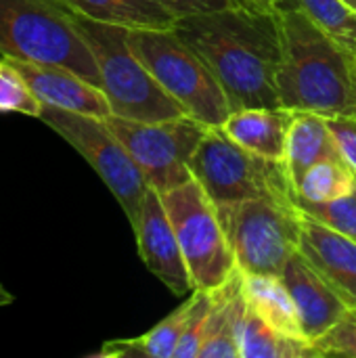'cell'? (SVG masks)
<instances>
[{"label": "cell", "instance_id": "6da1fadb", "mask_svg": "<svg viewBox=\"0 0 356 358\" xmlns=\"http://www.w3.org/2000/svg\"><path fill=\"white\" fill-rule=\"evenodd\" d=\"M172 29L208 63L231 103V111L281 107L277 92L281 65L277 13L233 4L180 17Z\"/></svg>", "mask_w": 356, "mask_h": 358}, {"label": "cell", "instance_id": "7a4b0ae2", "mask_svg": "<svg viewBox=\"0 0 356 358\" xmlns=\"http://www.w3.org/2000/svg\"><path fill=\"white\" fill-rule=\"evenodd\" d=\"M281 65L277 92L281 107L325 117L356 115L353 52L298 8L277 10Z\"/></svg>", "mask_w": 356, "mask_h": 358}, {"label": "cell", "instance_id": "3957f363", "mask_svg": "<svg viewBox=\"0 0 356 358\" xmlns=\"http://www.w3.org/2000/svg\"><path fill=\"white\" fill-rule=\"evenodd\" d=\"M0 55L67 67L101 88V73L61 0H0Z\"/></svg>", "mask_w": 356, "mask_h": 358}, {"label": "cell", "instance_id": "277c9868", "mask_svg": "<svg viewBox=\"0 0 356 358\" xmlns=\"http://www.w3.org/2000/svg\"><path fill=\"white\" fill-rule=\"evenodd\" d=\"M71 15L94 55L101 73V90L109 101L111 115L138 122H159L185 115L183 107L132 52L128 27L94 21L76 10H71Z\"/></svg>", "mask_w": 356, "mask_h": 358}, {"label": "cell", "instance_id": "5b68a950", "mask_svg": "<svg viewBox=\"0 0 356 358\" xmlns=\"http://www.w3.org/2000/svg\"><path fill=\"white\" fill-rule=\"evenodd\" d=\"M128 44L183 111L208 126H220L231 103L197 50L174 29H128Z\"/></svg>", "mask_w": 356, "mask_h": 358}, {"label": "cell", "instance_id": "8992f818", "mask_svg": "<svg viewBox=\"0 0 356 358\" xmlns=\"http://www.w3.org/2000/svg\"><path fill=\"white\" fill-rule=\"evenodd\" d=\"M218 216L245 275L279 277L300 250L302 212L290 195H264L218 208Z\"/></svg>", "mask_w": 356, "mask_h": 358}, {"label": "cell", "instance_id": "52a82bcc", "mask_svg": "<svg viewBox=\"0 0 356 358\" xmlns=\"http://www.w3.org/2000/svg\"><path fill=\"white\" fill-rule=\"evenodd\" d=\"M191 174L216 208L264 195L296 197L283 162L266 159L243 149L220 126H210L204 134L191 159Z\"/></svg>", "mask_w": 356, "mask_h": 358}, {"label": "cell", "instance_id": "ba28073f", "mask_svg": "<svg viewBox=\"0 0 356 358\" xmlns=\"http://www.w3.org/2000/svg\"><path fill=\"white\" fill-rule=\"evenodd\" d=\"M166 212L174 227L195 289L212 292L227 283L237 271V260L220 222L218 208L204 187L189 182L162 193Z\"/></svg>", "mask_w": 356, "mask_h": 358}, {"label": "cell", "instance_id": "9c48e42d", "mask_svg": "<svg viewBox=\"0 0 356 358\" xmlns=\"http://www.w3.org/2000/svg\"><path fill=\"white\" fill-rule=\"evenodd\" d=\"M38 120L67 141L90 164L134 227L149 185L128 149L109 128L107 120L46 105Z\"/></svg>", "mask_w": 356, "mask_h": 358}, {"label": "cell", "instance_id": "30bf717a", "mask_svg": "<svg viewBox=\"0 0 356 358\" xmlns=\"http://www.w3.org/2000/svg\"><path fill=\"white\" fill-rule=\"evenodd\" d=\"M105 120L151 189L166 193L193 178L191 159L210 128L208 124L187 113L159 122H138L118 115Z\"/></svg>", "mask_w": 356, "mask_h": 358}, {"label": "cell", "instance_id": "8fae6325", "mask_svg": "<svg viewBox=\"0 0 356 358\" xmlns=\"http://www.w3.org/2000/svg\"><path fill=\"white\" fill-rule=\"evenodd\" d=\"M141 260L145 266L174 294L189 296L195 292L189 268L183 258L180 243L176 239L174 227L166 212L162 193L155 189H147L141 214L136 224L132 227Z\"/></svg>", "mask_w": 356, "mask_h": 358}, {"label": "cell", "instance_id": "7c38bea8", "mask_svg": "<svg viewBox=\"0 0 356 358\" xmlns=\"http://www.w3.org/2000/svg\"><path fill=\"white\" fill-rule=\"evenodd\" d=\"M279 277L294 298L302 336L311 344L327 334L350 310L336 287L313 266V262L300 250L290 258Z\"/></svg>", "mask_w": 356, "mask_h": 358}, {"label": "cell", "instance_id": "4fadbf2b", "mask_svg": "<svg viewBox=\"0 0 356 358\" xmlns=\"http://www.w3.org/2000/svg\"><path fill=\"white\" fill-rule=\"evenodd\" d=\"M17 73L27 82L31 92L40 99L46 107H57L65 111L97 115V117H109L111 107L105 96V92L84 80L82 76L73 73L67 67L48 65V63H34V61H21V59H8L4 57Z\"/></svg>", "mask_w": 356, "mask_h": 358}, {"label": "cell", "instance_id": "5bb4252c", "mask_svg": "<svg viewBox=\"0 0 356 358\" xmlns=\"http://www.w3.org/2000/svg\"><path fill=\"white\" fill-rule=\"evenodd\" d=\"M300 252L356 310V241L302 214Z\"/></svg>", "mask_w": 356, "mask_h": 358}, {"label": "cell", "instance_id": "9a60e30c", "mask_svg": "<svg viewBox=\"0 0 356 358\" xmlns=\"http://www.w3.org/2000/svg\"><path fill=\"white\" fill-rule=\"evenodd\" d=\"M294 113L287 107H243L231 111L220 130L243 149L283 162Z\"/></svg>", "mask_w": 356, "mask_h": 358}, {"label": "cell", "instance_id": "2e32d148", "mask_svg": "<svg viewBox=\"0 0 356 358\" xmlns=\"http://www.w3.org/2000/svg\"><path fill=\"white\" fill-rule=\"evenodd\" d=\"M245 313L243 273L237 271L227 283L212 289V308L199 358H239V336Z\"/></svg>", "mask_w": 356, "mask_h": 358}, {"label": "cell", "instance_id": "e0dca14e", "mask_svg": "<svg viewBox=\"0 0 356 358\" xmlns=\"http://www.w3.org/2000/svg\"><path fill=\"white\" fill-rule=\"evenodd\" d=\"M323 159H342L327 117L313 111H296L283 157L294 193L306 170Z\"/></svg>", "mask_w": 356, "mask_h": 358}, {"label": "cell", "instance_id": "ac0fdd59", "mask_svg": "<svg viewBox=\"0 0 356 358\" xmlns=\"http://www.w3.org/2000/svg\"><path fill=\"white\" fill-rule=\"evenodd\" d=\"M67 8L128 29H172L178 17L157 0H61Z\"/></svg>", "mask_w": 356, "mask_h": 358}, {"label": "cell", "instance_id": "d6986e66", "mask_svg": "<svg viewBox=\"0 0 356 358\" xmlns=\"http://www.w3.org/2000/svg\"><path fill=\"white\" fill-rule=\"evenodd\" d=\"M243 292L248 306L269 325L275 329L306 340L302 336L298 308L294 304V298L281 277L275 275H245L243 273ZM308 342V340H306Z\"/></svg>", "mask_w": 356, "mask_h": 358}, {"label": "cell", "instance_id": "ffe728a7", "mask_svg": "<svg viewBox=\"0 0 356 358\" xmlns=\"http://www.w3.org/2000/svg\"><path fill=\"white\" fill-rule=\"evenodd\" d=\"M189 315V296L187 300L170 313L166 319H162L153 329L138 338L130 340H111L101 346L97 357L105 358H124V357H147V358H174L178 342L185 331Z\"/></svg>", "mask_w": 356, "mask_h": 358}, {"label": "cell", "instance_id": "44dd1931", "mask_svg": "<svg viewBox=\"0 0 356 358\" xmlns=\"http://www.w3.org/2000/svg\"><path fill=\"white\" fill-rule=\"evenodd\" d=\"M315 346L306 340L292 338L266 321H262L250 306L243 317L239 336V358H315Z\"/></svg>", "mask_w": 356, "mask_h": 358}, {"label": "cell", "instance_id": "7402d4cb", "mask_svg": "<svg viewBox=\"0 0 356 358\" xmlns=\"http://www.w3.org/2000/svg\"><path fill=\"white\" fill-rule=\"evenodd\" d=\"M281 8H298L350 52L356 50V10L346 0H279Z\"/></svg>", "mask_w": 356, "mask_h": 358}, {"label": "cell", "instance_id": "603a6c76", "mask_svg": "<svg viewBox=\"0 0 356 358\" xmlns=\"http://www.w3.org/2000/svg\"><path fill=\"white\" fill-rule=\"evenodd\" d=\"M356 189V174L344 159H323L306 170L296 187V197L306 201H332Z\"/></svg>", "mask_w": 356, "mask_h": 358}, {"label": "cell", "instance_id": "cb8c5ba5", "mask_svg": "<svg viewBox=\"0 0 356 358\" xmlns=\"http://www.w3.org/2000/svg\"><path fill=\"white\" fill-rule=\"evenodd\" d=\"M296 206L302 214L319 220L321 224L334 229L336 233L355 239L356 241V189L353 193L332 199V201H306L300 197H294Z\"/></svg>", "mask_w": 356, "mask_h": 358}, {"label": "cell", "instance_id": "d4e9b609", "mask_svg": "<svg viewBox=\"0 0 356 358\" xmlns=\"http://www.w3.org/2000/svg\"><path fill=\"white\" fill-rule=\"evenodd\" d=\"M210 308H212V292L195 289L193 294H189V315L174 358H199Z\"/></svg>", "mask_w": 356, "mask_h": 358}, {"label": "cell", "instance_id": "484cf974", "mask_svg": "<svg viewBox=\"0 0 356 358\" xmlns=\"http://www.w3.org/2000/svg\"><path fill=\"white\" fill-rule=\"evenodd\" d=\"M40 99L31 92L27 82L17 73V69L2 59L0 61V111H15L31 117H40Z\"/></svg>", "mask_w": 356, "mask_h": 358}, {"label": "cell", "instance_id": "4316f807", "mask_svg": "<svg viewBox=\"0 0 356 358\" xmlns=\"http://www.w3.org/2000/svg\"><path fill=\"white\" fill-rule=\"evenodd\" d=\"M319 357L356 358V310L350 308L327 334L313 342Z\"/></svg>", "mask_w": 356, "mask_h": 358}, {"label": "cell", "instance_id": "83f0119b", "mask_svg": "<svg viewBox=\"0 0 356 358\" xmlns=\"http://www.w3.org/2000/svg\"><path fill=\"white\" fill-rule=\"evenodd\" d=\"M329 130L334 134L340 157L356 174V115H336L327 117Z\"/></svg>", "mask_w": 356, "mask_h": 358}, {"label": "cell", "instance_id": "f1b7e54d", "mask_svg": "<svg viewBox=\"0 0 356 358\" xmlns=\"http://www.w3.org/2000/svg\"><path fill=\"white\" fill-rule=\"evenodd\" d=\"M166 8H170L178 19L187 15H197V13H208V10H218L233 6L235 0H157Z\"/></svg>", "mask_w": 356, "mask_h": 358}, {"label": "cell", "instance_id": "f546056e", "mask_svg": "<svg viewBox=\"0 0 356 358\" xmlns=\"http://www.w3.org/2000/svg\"><path fill=\"white\" fill-rule=\"evenodd\" d=\"M235 4L260 10V13H277L279 10V0H235Z\"/></svg>", "mask_w": 356, "mask_h": 358}, {"label": "cell", "instance_id": "4dcf8cb0", "mask_svg": "<svg viewBox=\"0 0 356 358\" xmlns=\"http://www.w3.org/2000/svg\"><path fill=\"white\" fill-rule=\"evenodd\" d=\"M13 302V296H0V306H6Z\"/></svg>", "mask_w": 356, "mask_h": 358}, {"label": "cell", "instance_id": "1f68e13d", "mask_svg": "<svg viewBox=\"0 0 356 358\" xmlns=\"http://www.w3.org/2000/svg\"><path fill=\"white\" fill-rule=\"evenodd\" d=\"M353 76H355V90H356V50L353 52Z\"/></svg>", "mask_w": 356, "mask_h": 358}, {"label": "cell", "instance_id": "d6a6232c", "mask_svg": "<svg viewBox=\"0 0 356 358\" xmlns=\"http://www.w3.org/2000/svg\"><path fill=\"white\" fill-rule=\"evenodd\" d=\"M0 296H10V294H8V292H6V289H4V287L0 285Z\"/></svg>", "mask_w": 356, "mask_h": 358}, {"label": "cell", "instance_id": "836d02e7", "mask_svg": "<svg viewBox=\"0 0 356 358\" xmlns=\"http://www.w3.org/2000/svg\"><path fill=\"white\" fill-rule=\"evenodd\" d=\"M346 2H348V4H350V6L356 10V0H346Z\"/></svg>", "mask_w": 356, "mask_h": 358}, {"label": "cell", "instance_id": "e575fe53", "mask_svg": "<svg viewBox=\"0 0 356 358\" xmlns=\"http://www.w3.org/2000/svg\"><path fill=\"white\" fill-rule=\"evenodd\" d=\"M2 59H4V57H2V55H0V61H2Z\"/></svg>", "mask_w": 356, "mask_h": 358}]
</instances>
